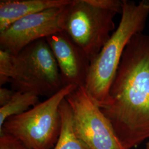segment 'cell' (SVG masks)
<instances>
[{
    "label": "cell",
    "mask_w": 149,
    "mask_h": 149,
    "mask_svg": "<svg viewBox=\"0 0 149 149\" xmlns=\"http://www.w3.org/2000/svg\"><path fill=\"white\" fill-rule=\"evenodd\" d=\"M117 14L97 7L91 0H71L66 6L64 31L91 61L116 30Z\"/></svg>",
    "instance_id": "5b68a950"
},
{
    "label": "cell",
    "mask_w": 149,
    "mask_h": 149,
    "mask_svg": "<svg viewBox=\"0 0 149 149\" xmlns=\"http://www.w3.org/2000/svg\"><path fill=\"white\" fill-rule=\"evenodd\" d=\"M15 91L11 90L3 87L0 88V106L2 107L11 101Z\"/></svg>",
    "instance_id": "5bb4252c"
},
{
    "label": "cell",
    "mask_w": 149,
    "mask_h": 149,
    "mask_svg": "<svg viewBox=\"0 0 149 149\" xmlns=\"http://www.w3.org/2000/svg\"><path fill=\"white\" fill-rule=\"evenodd\" d=\"M61 128L54 149H90L75 133L71 107L64 100L60 106Z\"/></svg>",
    "instance_id": "30bf717a"
},
{
    "label": "cell",
    "mask_w": 149,
    "mask_h": 149,
    "mask_svg": "<svg viewBox=\"0 0 149 149\" xmlns=\"http://www.w3.org/2000/svg\"><path fill=\"white\" fill-rule=\"evenodd\" d=\"M66 6L42 11L13 22L0 32L1 49L16 55L34 42L64 31Z\"/></svg>",
    "instance_id": "52a82bcc"
},
{
    "label": "cell",
    "mask_w": 149,
    "mask_h": 149,
    "mask_svg": "<svg viewBox=\"0 0 149 149\" xmlns=\"http://www.w3.org/2000/svg\"><path fill=\"white\" fill-rule=\"evenodd\" d=\"M14 55L5 50L0 49V86L11 81L13 70Z\"/></svg>",
    "instance_id": "7c38bea8"
},
{
    "label": "cell",
    "mask_w": 149,
    "mask_h": 149,
    "mask_svg": "<svg viewBox=\"0 0 149 149\" xmlns=\"http://www.w3.org/2000/svg\"><path fill=\"white\" fill-rule=\"evenodd\" d=\"M101 109L124 149L149 138V35L139 33L129 42Z\"/></svg>",
    "instance_id": "6da1fadb"
},
{
    "label": "cell",
    "mask_w": 149,
    "mask_h": 149,
    "mask_svg": "<svg viewBox=\"0 0 149 149\" xmlns=\"http://www.w3.org/2000/svg\"><path fill=\"white\" fill-rule=\"evenodd\" d=\"M121 14L117 28L91 61L86 81V90L100 108L108 101L111 86L129 42L144 30L149 16V0H122Z\"/></svg>",
    "instance_id": "7a4b0ae2"
},
{
    "label": "cell",
    "mask_w": 149,
    "mask_h": 149,
    "mask_svg": "<svg viewBox=\"0 0 149 149\" xmlns=\"http://www.w3.org/2000/svg\"><path fill=\"white\" fill-rule=\"evenodd\" d=\"M10 83L16 91L50 97L64 87L59 68L46 39L14 55Z\"/></svg>",
    "instance_id": "277c9868"
},
{
    "label": "cell",
    "mask_w": 149,
    "mask_h": 149,
    "mask_svg": "<svg viewBox=\"0 0 149 149\" xmlns=\"http://www.w3.org/2000/svg\"><path fill=\"white\" fill-rule=\"evenodd\" d=\"M71 107L75 133L90 149H124L112 124L85 86L66 97Z\"/></svg>",
    "instance_id": "8992f818"
},
{
    "label": "cell",
    "mask_w": 149,
    "mask_h": 149,
    "mask_svg": "<svg viewBox=\"0 0 149 149\" xmlns=\"http://www.w3.org/2000/svg\"><path fill=\"white\" fill-rule=\"evenodd\" d=\"M71 0H1L0 32L19 19L69 5Z\"/></svg>",
    "instance_id": "9c48e42d"
},
{
    "label": "cell",
    "mask_w": 149,
    "mask_h": 149,
    "mask_svg": "<svg viewBox=\"0 0 149 149\" xmlns=\"http://www.w3.org/2000/svg\"><path fill=\"white\" fill-rule=\"evenodd\" d=\"M146 149H149V142L146 144Z\"/></svg>",
    "instance_id": "9a60e30c"
},
{
    "label": "cell",
    "mask_w": 149,
    "mask_h": 149,
    "mask_svg": "<svg viewBox=\"0 0 149 149\" xmlns=\"http://www.w3.org/2000/svg\"><path fill=\"white\" fill-rule=\"evenodd\" d=\"M77 87L65 86L27 112L7 119L0 129L18 139L28 149H52L61 128L60 106Z\"/></svg>",
    "instance_id": "3957f363"
},
{
    "label": "cell",
    "mask_w": 149,
    "mask_h": 149,
    "mask_svg": "<svg viewBox=\"0 0 149 149\" xmlns=\"http://www.w3.org/2000/svg\"><path fill=\"white\" fill-rule=\"evenodd\" d=\"M0 149H28L17 139L10 134H0Z\"/></svg>",
    "instance_id": "4fadbf2b"
},
{
    "label": "cell",
    "mask_w": 149,
    "mask_h": 149,
    "mask_svg": "<svg viewBox=\"0 0 149 149\" xmlns=\"http://www.w3.org/2000/svg\"><path fill=\"white\" fill-rule=\"evenodd\" d=\"M46 40L58 64L64 86H85L91 61L84 51L64 31L51 35Z\"/></svg>",
    "instance_id": "ba28073f"
},
{
    "label": "cell",
    "mask_w": 149,
    "mask_h": 149,
    "mask_svg": "<svg viewBox=\"0 0 149 149\" xmlns=\"http://www.w3.org/2000/svg\"><path fill=\"white\" fill-rule=\"evenodd\" d=\"M39 103V98L37 95L30 92L15 91L11 101L0 107V129L7 119L27 112Z\"/></svg>",
    "instance_id": "8fae6325"
}]
</instances>
